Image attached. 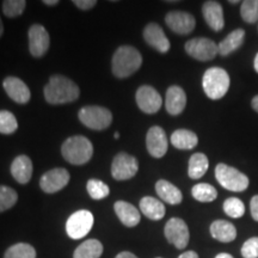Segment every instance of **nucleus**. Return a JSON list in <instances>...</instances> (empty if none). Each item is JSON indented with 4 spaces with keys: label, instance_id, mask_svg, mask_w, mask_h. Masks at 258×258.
Returning <instances> with one entry per match:
<instances>
[{
    "label": "nucleus",
    "instance_id": "8fccbe9b",
    "mask_svg": "<svg viewBox=\"0 0 258 258\" xmlns=\"http://www.w3.org/2000/svg\"><path fill=\"white\" fill-rule=\"evenodd\" d=\"M158 258H159V257H158Z\"/></svg>",
    "mask_w": 258,
    "mask_h": 258
},
{
    "label": "nucleus",
    "instance_id": "e433bc0d",
    "mask_svg": "<svg viewBox=\"0 0 258 258\" xmlns=\"http://www.w3.org/2000/svg\"><path fill=\"white\" fill-rule=\"evenodd\" d=\"M241 256L244 258H258V237L247 239L241 246Z\"/></svg>",
    "mask_w": 258,
    "mask_h": 258
},
{
    "label": "nucleus",
    "instance_id": "4468645a",
    "mask_svg": "<svg viewBox=\"0 0 258 258\" xmlns=\"http://www.w3.org/2000/svg\"><path fill=\"white\" fill-rule=\"evenodd\" d=\"M146 146L148 153L153 158H161L167 152L169 141L164 132V129L159 125H154L150 128L146 135Z\"/></svg>",
    "mask_w": 258,
    "mask_h": 258
},
{
    "label": "nucleus",
    "instance_id": "c03bdc74",
    "mask_svg": "<svg viewBox=\"0 0 258 258\" xmlns=\"http://www.w3.org/2000/svg\"><path fill=\"white\" fill-rule=\"evenodd\" d=\"M215 258H233V256H231L230 253H219V254H217V257Z\"/></svg>",
    "mask_w": 258,
    "mask_h": 258
},
{
    "label": "nucleus",
    "instance_id": "20e7f679",
    "mask_svg": "<svg viewBox=\"0 0 258 258\" xmlns=\"http://www.w3.org/2000/svg\"><path fill=\"white\" fill-rule=\"evenodd\" d=\"M231 80L228 73L220 67H211L206 71L202 78V86L208 98L218 101L227 93Z\"/></svg>",
    "mask_w": 258,
    "mask_h": 258
},
{
    "label": "nucleus",
    "instance_id": "7ed1b4c3",
    "mask_svg": "<svg viewBox=\"0 0 258 258\" xmlns=\"http://www.w3.org/2000/svg\"><path fill=\"white\" fill-rule=\"evenodd\" d=\"M61 154L72 165H84L93 156V146L88 138L71 137L61 146Z\"/></svg>",
    "mask_w": 258,
    "mask_h": 258
},
{
    "label": "nucleus",
    "instance_id": "9d476101",
    "mask_svg": "<svg viewBox=\"0 0 258 258\" xmlns=\"http://www.w3.org/2000/svg\"><path fill=\"white\" fill-rule=\"evenodd\" d=\"M164 233L169 243L175 245L177 249L183 250L189 243V228L185 221L179 218H171L166 222Z\"/></svg>",
    "mask_w": 258,
    "mask_h": 258
},
{
    "label": "nucleus",
    "instance_id": "a878e982",
    "mask_svg": "<svg viewBox=\"0 0 258 258\" xmlns=\"http://www.w3.org/2000/svg\"><path fill=\"white\" fill-rule=\"evenodd\" d=\"M171 144L178 150H192L198 146L199 138L189 129H177L171 135Z\"/></svg>",
    "mask_w": 258,
    "mask_h": 258
},
{
    "label": "nucleus",
    "instance_id": "dca6fc26",
    "mask_svg": "<svg viewBox=\"0 0 258 258\" xmlns=\"http://www.w3.org/2000/svg\"><path fill=\"white\" fill-rule=\"evenodd\" d=\"M3 86L10 98L18 104H27L30 101V90L27 84L17 77H6L3 82Z\"/></svg>",
    "mask_w": 258,
    "mask_h": 258
},
{
    "label": "nucleus",
    "instance_id": "6e6552de",
    "mask_svg": "<svg viewBox=\"0 0 258 258\" xmlns=\"http://www.w3.org/2000/svg\"><path fill=\"white\" fill-rule=\"evenodd\" d=\"M185 51L194 59L199 61L213 60L218 55V44L211 38L196 37L185 43Z\"/></svg>",
    "mask_w": 258,
    "mask_h": 258
},
{
    "label": "nucleus",
    "instance_id": "1a4fd4ad",
    "mask_svg": "<svg viewBox=\"0 0 258 258\" xmlns=\"http://www.w3.org/2000/svg\"><path fill=\"white\" fill-rule=\"evenodd\" d=\"M139 163L137 158L121 152L116 154L111 164V175L116 180H127L138 173Z\"/></svg>",
    "mask_w": 258,
    "mask_h": 258
},
{
    "label": "nucleus",
    "instance_id": "5701e85b",
    "mask_svg": "<svg viewBox=\"0 0 258 258\" xmlns=\"http://www.w3.org/2000/svg\"><path fill=\"white\" fill-rule=\"evenodd\" d=\"M140 211L151 220H161L165 215V206L159 200L152 196H145L140 200Z\"/></svg>",
    "mask_w": 258,
    "mask_h": 258
},
{
    "label": "nucleus",
    "instance_id": "49530a36",
    "mask_svg": "<svg viewBox=\"0 0 258 258\" xmlns=\"http://www.w3.org/2000/svg\"><path fill=\"white\" fill-rule=\"evenodd\" d=\"M3 34H4V24H3L2 18H0V37L3 36Z\"/></svg>",
    "mask_w": 258,
    "mask_h": 258
},
{
    "label": "nucleus",
    "instance_id": "37998d69",
    "mask_svg": "<svg viewBox=\"0 0 258 258\" xmlns=\"http://www.w3.org/2000/svg\"><path fill=\"white\" fill-rule=\"evenodd\" d=\"M43 4L47 6H55L59 4V2H57V0H44Z\"/></svg>",
    "mask_w": 258,
    "mask_h": 258
},
{
    "label": "nucleus",
    "instance_id": "f3484780",
    "mask_svg": "<svg viewBox=\"0 0 258 258\" xmlns=\"http://www.w3.org/2000/svg\"><path fill=\"white\" fill-rule=\"evenodd\" d=\"M144 38L147 44L159 51L161 54H165L170 50V41L166 37L165 32L159 24L150 23L144 29Z\"/></svg>",
    "mask_w": 258,
    "mask_h": 258
},
{
    "label": "nucleus",
    "instance_id": "a19ab883",
    "mask_svg": "<svg viewBox=\"0 0 258 258\" xmlns=\"http://www.w3.org/2000/svg\"><path fill=\"white\" fill-rule=\"evenodd\" d=\"M115 258H138V257L135 256L134 253H132V252H128V251H124V252H121V253H118L117 256H116Z\"/></svg>",
    "mask_w": 258,
    "mask_h": 258
},
{
    "label": "nucleus",
    "instance_id": "9b49d317",
    "mask_svg": "<svg viewBox=\"0 0 258 258\" xmlns=\"http://www.w3.org/2000/svg\"><path fill=\"white\" fill-rule=\"evenodd\" d=\"M29 50L34 57H42L46 55L49 49L50 38L47 29L41 24H32L29 28Z\"/></svg>",
    "mask_w": 258,
    "mask_h": 258
},
{
    "label": "nucleus",
    "instance_id": "ddd939ff",
    "mask_svg": "<svg viewBox=\"0 0 258 258\" xmlns=\"http://www.w3.org/2000/svg\"><path fill=\"white\" fill-rule=\"evenodd\" d=\"M70 172L62 167L49 170L41 177L40 186L44 192L54 194L62 190L70 182Z\"/></svg>",
    "mask_w": 258,
    "mask_h": 258
},
{
    "label": "nucleus",
    "instance_id": "09e8293b",
    "mask_svg": "<svg viewBox=\"0 0 258 258\" xmlns=\"http://www.w3.org/2000/svg\"><path fill=\"white\" fill-rule=\"evenodd\" d=\"M238 3H239L238 0H234V2H230V4H238Z\"/></svg>",
    "mask_w": 258,
    "mask_h": 258
},
{
    "label": "nucleus",
    "instance_id": "423d86ee",
    "mask_svg": "<svg viewBox=\"0 0 258 258\" xmlns=\"http://www.w3.org/2000/svg\"><path fill=\"white\" fill-rule=\"evenodd\" d=\"M78 117L82 123L93 131L106 129L112 122V114L109 109L98 105L84 106L79 110Z\"/></svg>",
    "mask_w": 258,
    "mask_h": 258
},
{
    "label": "nucleus",
    "instance_id": "6ab92c4d",
    "mask_svg": "<svg viewBox=\"0 0 258 258\" xmlns=\"http://www.w3.org/2000/svg\"><path fill=\"white\" fill-rule=\"evenodd\" d=\"M186 105V95L184 90L177 85L167 89L165 97V108L170 115L177 116L182 114Z\"/></svg>",
    "mask_w": 258,
    "mask_h": 258
},
{
    "label": "nucleus",
    "instance_id": "c9c22d12",
    "mask_svg": "<svg viewBox=\"0 0 258 258\" xmlns=\"http://www.w3.org/2000/svg\"><path fill=\"white\" fill-rule=\"evenodd\" d=\"M224 212L228 217L239 219L245 214V206L241 200L237 198H230L224 202Z\"/></svg>",
    "mask_w": 258,
    "mask_h": 258
},
{
    "label": "nucleus",
    "instance_id": "f257e3e1",
    "mask_svg": "<svg viewBox=\"0 0 258 258\" xmlns=\"http://www.w3.org/2000/svg\"><path fill=\"white\" fill-rule=\"evenodd\" d=\"M43 93L44 98L49 104L59 105L77 101L80 95V90L73 80L55 74L50 77L49 82L44 86Z\"/></svg>",
    "mask_w": 258,
    "mask_h": 258
},
{
    "label": "nucleus",
    "instance_id": "ea45409f",
    "mask_svg": "<svg viewBox=\"0 0 258 258\" xmlns=\"http://www.w3.org/2000/svg\"><path fill=\"white\" fill-rule=\"evenodd\" d=\"M178 258H199V254L195 251H186V252L180 254Z\"/></svg>",
    "mask_w": 258,
    "mask_h": 258
},
{
    "label": "nucleus",
    "instance_id": "2eb2a0df",
    "mask_svg": "<svg viewBox=\"0 0 258 258\" xmlns=\"http://www.w3.org/2000/svg\"><path fill=\"white\" fill-rule=\"evenodd\" d=\"M165 23L178 35H188L195 29L196 21L191 14L183 11H171L166 15Z\"/></svg>",
    "mask_w": 258,
    "mask_h": 258
},
{
    "label": "nucleus",
    "instance_id": "4be33fe9",
    "mask_svg": "<svg viewBox=\"0 0 258 258\" xmlns=\"http://www.w3.org/2000/svg\"><path fill=\"white\" fill-rule=\"evenodd\" d=\"M156 191L158 194V196L163 200L164 202L169 203V205L176 206L179 205L180 202L183 201V195L182 191L170 183L169 180L165 179H159L156 183Z\"/></svg>",
    "mask_w": 258,
    "mask_h": 258
},
{
    "label": "nucleus",
    "instance_id": "cd10ccee",
    "mask_svg": "<svg viewBox=\"0 0 258 258\" xmlns=\"http://www.w3.org/2000/svg\"><path fill=\"white\" fill-rule=\"evenodd\" d=\"M103 253V245L97 239L85 240L77 247L73 258H99Z\"/></svg>",
    "mask_w": 258,
    "mask_h": 258
},
{
    "label": "nucleus",
    "instance_id": "39448f33",
    "mask_svg": "<svg viewBox=\"0 0 258 258\" xmlns=\"http://www.w3.org/2000/svg\"><path fill=\"white\" fill-rule=\"evenodd\" d=\"M215 177L222 188L230 191L240 192L247 189L249 186V177L240 172L235 167L228 166L226 164H218L215 167Z\"/></svg>",
    "mask_w": 258,
    "mask_h": 258
},
{
    "label": "nucleus",
    "instance_id": "4c0bfd02",
    "mask_svg": "<svg viewBox=\"0 0 258 258\" xmlns=\"http://www.w3.org/2000/svg\"><path fill=\"white\" fill-rule=\"evenodd\" d=\"M73 4L77 6V8L80 10H90L92 8H95V5L97 4L96 0H74Z\"/></svg>",
    "mask_w": 258,
    "mask_h": 258
},
{
    "label": "nucleus",
    "instance_id": "a211bd4d",
    "mask_svg": "<svg viewBox=\"0 0 258 258\" xmlns=\"http://www.w3.org/2000/svg\"><path fill=\"white\" fill-rule=\"evenodd\" d=\"M202 14L206 23L214 31H220L225 27L224 10L220 3L218 2H206L202 6Z\"/></svg>",
    "mask_w": 258,
    "mask_h": 258
},
{
    "label": "nucleus",
    "instance_id": "de8ad7c7",
    "mask_svg": "<svg viewBox=\"0 0 258 258\" xmlns=\"http://www.w3.org/2000/svg\"><path fill=\"white\" fill-rule=\"evenodd\" d=\"M114 137H115V139H118V138H120V133H117V132H116Z\"/></svg>",
    "mask_w": 258,
    "mask_h": 258
},
{
    "label": "nucleus",
    "instance_id": "7c9ffc66",
    "mask_svg": "<svg viewBox=\"0 0 258 258\" xmlns=\"http://www.w3.org/2000/svg\"><path fill=\"white\" fill-rule=\"evenodd\" d=\"M18 201V194L15 189L0 185V213L11 209Z\"/></svg>",
    "mask_w": 258,
    "mask_h": 258
},
{
    "label": "nucleus",
    "instance_id": "c756f323",
    "mask_svg": "<svg viewBox=\"0 0 258 258\" xmlns=\"http://www.w3.org/2000/svg\"><path fill=\"white\" fill-rule=\"evenodd\" d=\"M4 258H36V251L30 244L17 243L5 251Z\"/></svg>",
    "mask_w": 258,
    "mask_h": 258
},
{
    "label": "nucleus",
    "instance_id": "aec40b11",
    "mask_svg": "<svg viewBox=\"0 0 258 258\" xmlns=\"http://www.w3.org/2000/svg\"><path fill=\"white\" fill-rule=\"evenodd\" d=\"M11 175L19 184H27L32 176V161L28 156L16 157L11 164Z\"/></svg>",
    "mask_w": 258,
    "mask_h": 258
},
{
    "label": "nucleus",
    "instance_id": "0eeeda50",
    "mask_svg": "<svg viewBox=\"0 0 258 258\" xmlns=\"http://www.w3.org/2000/svg\"><path fill=\"white\" fill-rule=\"evenodd\" d=\"M93 215L91 212L82 209L73 213L66 222V232L72 239H82L91 231L93 226Z\"/></svg>",
    "mask_w": 258,
    "mask_h": 258
},
{
    "label": "nucleus",
    "instance_id": "393cba45",
    "mask_svg": "<svg viewBox=\"0 0 258 258\" xmlns=\"http://www.w3.org/2000/svg\"><path fill=\"white\" fill-rule=\"evenodd\" d=\"M245 40V31L243 29H235L226 36L220 43L218 44L219 54L222 56L230 55L234 50L241 47Z\"/></svg>",
    "mask_w": 258,
    "mask_h": 258
},
{
    "label": "nucleus",
    "instance_id": "c85d7f7f",
    "mask_svg": "<svg viewBox=\"0 0 258 258\" xmlns=\"http://www.w3.org/2000/svg\"><path fill=\"white\" fill-rule=\"evenodd\" d=\"M191 195L200 202H212L218 198V191L214 186L207 183H199L194 185L191 189Z\"/></svg>",
    "mask_w": 258,
    "mask_h": 258
},
{
    "label": "nucleus",
    "instance_id": "72a5a7b5",
    "mask_svg": "<svg viewBox=\"0 0 258 258\" xmlns=\"http://www.w3.org/2000/svg\"><path fill=\"white\" fill-rule=\"evenodd\" d=\"M240 15L246 23H256L258 21V0H245L241 3Z\"/></svg>",
    "mask_w": 258,
    "mask_h": 258
},
{
    "label": "nucleus",
    "instance_id": "2f4dec72",
    "mask_svg": "<svg viewBox=\"0 0 258 258\" xmlns=\"http://www.w3.org/2000/svg\"><path fill=\"white\" fill-rule=\"evenodd\" d=\"M86 189H88L89 195L93 200H103L108 198L109 194H110V189H109V186L104 182L95 178L89 179L88 184H86Z\"/></svg>",
    "mask_w": 258,
    "mask_h": 258
},
{
    "label": "nucleus",
    "instance_id": "b1692460",
    "mask_svg": "<svg viewBox=\"0 0 258 258\" xmlns=\"http://www.w3.org/2000/svg\"><path fill=\"white\" fill-rule=\"evenodd\" d=\"M211 234L214 239L221 243H231L237 237L234 225L226 220H217L211 225Z\"/></svg>",
    "mask_w": 258,
    "mask_h": 258
},
{
    "label": "nucleus",
    "instance_id": "58836bf2",
    "mask_svg": "<svg viewBox=\"0 0 258 258\" xmlns=\"http://www.w3.org/2000/svg\"><path fill=\"white\" fill-rule=\"evenodd\" d=\"M250 211H251V215H252L253 220L258 221V195L253 196V198L251 199Z\"/></svg>",
    "mask_w": 258,
    "mask_h": 258
},
{
    "label": "nucleus",
    "instance_id": "bb28decb",
    "mask_svg": "<svg viewBox=\"0 0 258 258\" xmlns=\"http://www.w3.org/2000/svg\"><path fill=\"white\" fill-rule=\"evenodd\" d=\"M209 167V161L206 154L195 153L190 157L188 175L191 179H199L205 176Z\"/></svg>",
    "mask_w": 258,
    "mask_h": 258
},
{
    "label": "nucleus",
    "instance_id": "a18cd8bd",
    "mask_svg": "<svg viewBox=\"0 0 258 258\" xmlns=\"http://www.w3.org/2000/svg\"><path fill=\"white\" fill-rule=\"evenodd\" d=\"M253 67H254V71L258 73V53L256 54V56H254V62H253Z\"/></svg>",
    "mask_w": 258,
    "mask_h": 258
},
{
    "label": "nucleus",
    "instance_id": "79ce46f5",
    "mask_svg": "<svg viewBox=\"0 0 258 258\" xmlns=\"http://www.w3.org/2000/svg\"><path fill=\"white\" fill-rule=\"evenodd\" d=\"M251 104H252L253 110H256V111L258 112V95L253 97V98H252V102H251Z\"/></svg>",
    "mask_w": 258,
    "mask_h": 258
},
{
    "label": "nucleus",
    "instance_id": "473e14b6",
    "mask_svg": "<svg viewBox=\"0 0 258 258\" xmlns=\"http://www.w3.org/2000/svg\"><path fill=\"white\" fill-rule=\"evenodd\" d=\"M18 128V122L16 116L9 110H0V133L14 134Z\"/></svg>",
    "mask_w": 258,
    "mask_h": 258
},
{
    "label": "nucleus",
    "instance_id": "f03ea898",
    "mask_svg": "<svg viewBox=\"0 0 258 258\" xmlns=\"http://www.w3.org/2000/svg\"><path fill=\"white\" fill-rule=\"evenodd\" d=\"M143 64V56L137 48L132 46L118 47L112 56V73L120 79L133 76Z\"/></svg>",
    "mask_w": 258,
    "mask_h": 258
},
{
    "label": "nucleus",
    "instance_id": "412c9836",
    "mask_svg": "<svg viewBox=\"0 0 258 258\" xmlns=\"http://www.w3.org/2000/svg\"><path fill=\"white\" fill-rule=\"evenodd\" d=\"M114 209L120 221L127 227H135L140 222V213L132 203L125 201L115 202Z\"/></svg>",
    "mask_w": 258,
    "mask_h": 258
},
{
    "label": "nucleus",
    "instance_id": "f704fd0d",
    "mask_svg": "<svg viewBox=\"0 0 258 258\" xmlns=\"http://www.w3.org/2000/svg\"><path fill=\"white\" fill-rule=\"evenodd\" d=\"M27 8L24 0H5L3 2V12L8 18H16L22 16Z\"/></svg>",
    "mask_w": 258,
    "mask_h": 258
},
{
    "label": "nucleus",
    "instance_id": "f8f14e48",
    "mask_svg": "<svg viewBox=\"0 0 258 258\" xmlns=\"http://www.w3.org/2000/svg\"><path fill=\"white\" fill-rule=\"evenodd\" d=\"M135 99H137L139 109L145 114H156L160 110L161 104H163V99L159 92L150 85L140 86L135 95Z\"/></svg>",
    "mask_w": 258,
    "mask_h": 258
}]
</instances>
